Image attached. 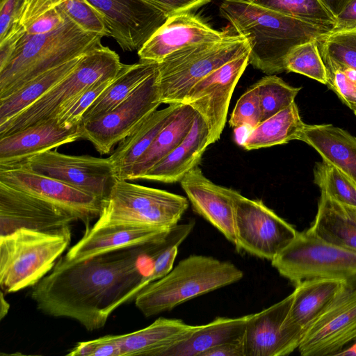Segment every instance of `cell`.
<instances>
[{
	"label": "cell",
	"mask_w": 356,
	"mask_h": 356,
	"mask_svg": "<svg viewBox=\"0 0 356 356\" xmlns=\"http://www.w3.org/2000/svg\"><path fill=\"white\" fill-rule=\"evenodd\" d=\"M191 234L177 224L162 238L78 261L61 257L52 270L32 286L31 298L42 314L73 319L88 331L102 328L110 315L152 283L156 257Z\"/></svg>",
	"instance_id": "cell-1"
},
{
	"label": "cell",
	"mask_w": 356,
	"mask_h": 356,
	"mask_svg": "<svg viewBox=\"0 0 356 356\" xmlns=\"http://www.w3.org/2000/svg\"><path fill=\"white\" fill-rule=\"evenodd\" d=\"M222 17L236 35L248 40L249 64L267 75L285 71V58L295 46L332 31L255 4L250 0H224Z\"/></svg>",
	"instance_id": "cell-2"
},
{
	"label": "cell",
	"mask_w": 356,
	"mask_h": 356,
	"mask_svg": "<svg viewBox=\"0 0 356 356\" xmlns=\"http://www.w3.org/2000/svg\"><path fill=\"white\" fill-rule=\"evenodd\" d=\"M102 38L84 30L70 17L53 31L24 35L0 70V99L40 74L96 48L102 44Z\"/></svg>",
	"instance_id": "cell-3"
},
{
	"label": "cell",
	"mask_w": 356,
	"mask_h": 356,
	"mask_svg": "<svg viewBox=\"0 0 356 356\" xmlns=\"http://www.w3.org/2000/svg\"><path fill=\"white\" fill-rule=\"evenodd\" d=\"M243 277V272L230 261L191 255L145 287L135 298V305L148 318L235 283Z\"/></svg>",
	"instance_id": "cell-4"
},
{
	"label": "cell",
	"mask_w": 356,
	"mask_h": 356,
	"mask_svg": "<svg viewBox=\"0 0 356 356\" xmlns=\"http://www.w3.org/2000/svg\"><path fill=\"white\" fill-rule=\"evenodd\" d=\"M70 225L50 231L19 229L0 236V286L5 294L32 287L48 275L70 244Z\"/></svg>",
	"instance_id": "cell-5"
},
{
	"label": "cell",
	"mask_w": 356,
	"mask_h": 356,
	"mask_svg": "<svg viewBox=\"0 0 356 356\" xmlns=\"http://www.w3.org/2000/svg\"><path fill=\"white\" fill-rule=\"evenodd\" d=\"M250 50L245 37L227 34L223 39L190 45L158 63L162 104H183L191 88L226 63Z\"/></svg>",
	"instance_id": "cell-6"
},
{
	"label": "cell",
	"mask_w": 356,
	"mask_h": 356,
	"mask_svg": "<svg viewBox=\"0 0 356 356\" xmlns=\"http://www.w3.org/2000/svg\"><path fill=\"white\" fill-rule=\"evenodd\" d=\"M188 207L182 195L116 179L94 224H133L169 229Z\"/></svg>",
	"instance_id": "cell-7"
},
{
	"label": "cell",
	"mask_w": 356,
	"mask_h": 356,
	"mask_svg": "<svg viewBox=\"0 0 356 356\" xmlns=\"http://www.w3.org/2000/svg\"><path fill=\"white\" fill-rule=\"evenodd\" d=\"M123 63L109 47L99 45L83 56L76 67L23 111L0 125V137L56 119L84 89L104 77H115Z\"/></svg>",
	"instance_id": "cell-8"
},
{
	"label": "cell",
	"mask_w": 356,
	"mask_h": 356,
	"mask_svg": "<svg viewBox=\"0 0 356 356\" xmlns=\"http://www.w3.org/2000/svg\"><path fill=\"white\" fill-rule=\"evenodd\" d=\"M280 275L294 286L315 279L344 280L356 288V252L299 232L272 261Z\"/></svg>",
	"instance_id": "cell-9"
},
{
	"label": "cell",
	"mask_w": 356,
	"mask_h": 356,
	"mask_svg": "<svg viewBox=\"0 0 356 356\" xmlns=\"http://www.w3.org/2000/svg\"><path fill=\"white\" fill-rule=\"evenodd\" d=\"M234 210L238 246L255 257L270 261L296 238L295 227L266 207L227 188Z\"/></svg>",
	"instance_id": "cell-10"
},
{
	"label": "cell",
	"mask_w": 356,
	"mask_h": 356,
	"mask_svg": "<svg viewBox=\"0 0 356 356\" xmlns=\"http://www.w3.org/2000/svg\"><path fill=\"white\" fill-rule=\"evenodd\" d=\"M161 104L157 70L115 108L81 123V139L89 140L101 154H109Z\"/></svg>",
	"instance_id": "cell-11"
},
{
	"label": "cell",
	"mask_w": 356,
	"mask_h": 356,
	"mask_svg": "<svg viewBox=\"0 0 356 356\" xmlns=\"http://www.w3.org/2000/svg\"><path fill=\"white\" fill-rule=\"evenodd\" d=\"M0 182L40 198L75 220L89 222L101 213L103 201L58 179L31 170L22 164L0 165Z\"/></svg>",
	"instance_id": "cell-12"
},
{
	"label": "cell",
	"mask_w": 356,
	"mask_h": 356,
	"mask_svg": "<svg viewBox=\"0 0 356 356\" xmlns=\"http://www.w3.org/2000/svg\"><path fill=\"white\" fill-rule=\"evenodd\" d=\"M19 164L72 185L102 201L117 179L108 157L68 155L51 149L32 156Z\"/></svg>",
	"instance_id": "cell-13"
},
{
	"label": "cell",
	"mask_w": 356,
	"mask_h": 356,
	"mask_svg": "<svg viewBox=\"0 0 356 356\" xmlns=\"http://www.w3.org/2000/svg\"><path fill=\"white\" fill-rule=\"evenodd\" d=\"M104 18L120 47L139 50L169 16L146 0H86Z\"/></svg>",
	"instance_id": "cell-14"
},
{
	"label": "cell",
	"mask_w": 356,
	"mask_h": 356,
	"mask_svg": "<svg viewBox=\"0 0 356 356\" xmlns=\"http://www.w3.org/2000/svg\"><path fill=\"white\" fill-rule=\"evenodd\" d=\"M249 54L250 51L213 71L197 83L185 98L184 103L191 106L207 124L210 144L220 138L234 90L249 64Z\"/></svg>",
	"instance_id": "cell-15"
},
{
	"label": "cell",
	"mask_w": 356,
	"mask_h": 356,
	"mask_svg": "<svg viewBox=\"0 0 356 356\" xmlns=\"http://www.w3.org/2000/svg\"><path fill=\"white\" fill-rule=\"evenodd\" d=\"M356 339V288L343 293L304 332L302 356L335 355Z\"/></svg>",
	"instance_id": "cell-16"
},
{
	"label": "cell",
	"mask_w": 356,
	"mask_h": 356,
	"mask_svg": "<svg viewBox=\"0 0 356 356\" xmlns=\"http://www.w3.org/2000/svg\"><path fill=\"white\" fill-rule=\"evenodd\" d=\"M74 221L56 206L0 182V236L19 229L50 231Z\"/></svg>",
	"instance_id": "cell-17"
},
{
	"label": "cell",
	"mask_w": 356,
	"mask_h": 356,
	"mask_svg": "<svg viewBox=\"0 0 356 356\" xmlns=\"http://www.w3.org/2000/svg\"><path fill=\"white\" fill-rule=\"evenodd\" d=\"M293 299L292 292L269 307L250 314L242 339L243 356H283L298 349L300 341L282 328Z\"/></svg>",
	"instance_id": "cell-18"
},
{
	"label": "cell",
	"mask_w": 356,
	"mask_h": 356,
	"mask_svg": "<svg viewBox=\"0 0 356 356\" xmlns=\"http://www.w3.org/2000/svg\"><path fill=\"white\" fill-rule=\"evenodd\" d=\"M229 33L217 31L190 12L170 16L138 51L141 61L159 63L184 47L223 39Z\"/></svg>",
	"instance_id": "cell-19"
},
{
	"label": "cell",
	"mask_w": 356,
	"mask_h": 356,
	"mask_svg": "<svg viewBox=\"0 0 356 356\" xmlns=\"http://www.w3.org/2000/svg\"><path fill=\"white\" fill-rule=\"evenodd\" d=\"M170 229L133 224L93 225L86 227L83 237L61 258L70 263L83 261L159 240Z\"/></svg>",
	"instance_id": "cell-20"
},
{
	"label": "cell",
	"mask_w": 356,
	"mask_h": 356,
	"mask_svg": "<svg viewBox=\"0 0 356 356\" xmlns=\"http://www.w3.org/2000/svg\"><path fill=\"white\" fill-rule=\"evenodd\" d=\"M81 139V123L61 125L46 120L0 137V165L21 163L32 156Z\"/></svg>",
	"instance_id": "cell-21"
},
{
	"label": "cell",
	"mask_w": 356,
	"mask_h": 356,
	"mask_svg": "<svg viewBox=\"0 0 356 356\" xmlns=\"http://www.w3.org/2000/svg\"><path fill=\"white\" fill-rule=\"evenodd\" d=\"M179 182L193 209L236 249L234 205L227 188L212 182L198 165L186 173Z\"/></svg>",
	"instance_id": "cell-22"
},
{
	"label": "cell",
	"mask_w": 356,
	"mask_h": 356,
	"mask_svg": "<svg viewBox=\"0 0 356 356\" xmlns=\"http://www.w3.org/2000/svg\"><path fill=\"white\" fill-rule=\"evenodd\" d=\"M355 287L344 280L315 279L295 286L283 330L301 341L304 332L343 293Z\"/></svg>",
	"instance_id": "cell-23"
},
{
	"label": "cell",
	"mask_w": 356,
	"mask_h": 356,
	"mask_svg": "<svg viewBox=\"0 0 356 356\" xmlns=\"http://www.w3.org/2000/svg\"><path fill=\"white\" fill-rule=\"evenodd\" d=\"M210 145L209 131L204 120L197 113L193 126L185 138L167 156L147 171L141 179L175 183L198 165Z\"/></svg>",
	"instance_id": "cell-24"
},
{
	"label": "cell",
	"mask_w": 356,
	"mask_h": 356,
	"mask_svg": "<svg viewBox=\"0 0 356 356\" xmlns=\"http://www.w3.org/2000/svg\"><path fill=\"white\" fill-rule=\"evenodd\" d=\"M196 327L180 319L159 318L143 329L114 336L120 356H161L168 348L191 334Z\"/></svg>",
	"instance_id": "cell-25"
},
{
	"label": "cell",
	"mask_w": 356,
	"mask_h": 356,
	"mask_svg": "<svg viewBox=\"0 0 356 356\" xmlns=\"http://www.w3.org/2000/svg\"><path fill=\"white\" fill-rule=\"evenodd\" d=\"M323 161L334 165L356 185V136L331 124H306L299 138Z\"/></svg>",
	"instance_id": "cell-26"
},
{
	"label": "cell",
	"mask_w": 356,
	"mask_h": 356,
	"mask_svg": "<svg viewBox=\"0 0 356 356\" xmlns=\"http://www.w3.org/2000/svg\"><path fill=\"white\" fill-rule=\"evenodd\" d=\"M179 104L156 109L129 136L122 140L108 156L117 179L127 180L137 161L146 152L161 130L171 120Z\"/></svg>",
	"instance_id": "cell-27"
},
{
	"label": "cell",
	"mask_w": 356,
	"mask_h": 356,
	"mask_svg": "<svg viewBox=\"0 0 356 356\" xmlns=\"http://www.w3.org/2000/svg\"><path fill=\"white\" fill-rule=\"evenodd\" d=\"M307 231L323 241L356 252V207L321 193L316 214Z\"/></svg>",
	"instance_id": "cell-28"
},
{
	"label": "cell",
	"mask_w": 356,
	"mask_h": 356,
	"mask_svg": "<svg viewBox=\"0 0 356 356\" xmlns=\"http://www.w3.org/2000/svg\"><path fill=\"white\" fill-rule=\"evenodd\" d=\"M250 316L217 317L207 324L197 325L191 334L168 348L161 356H200L215 346L242 341Z\"/></svg>",
	"instance_id": "cell-29"
},
{
	"label": "cell",
	"mask_w": 356,
	"mask_h": 356,
	"mask_svg": "<svg viewBox=\"0 0 356 356\" xmlns=\"http://www.w3.org/2000/svg\"><path fill=\"white\" fill-rule=\"evenodd\" d=\"M196 114V111L189 104H180L171 120L134 165L127 180L141 179L147 171L173 150L189 133Z\"/></svg>",
	"instance_id": "cell-30"
},
{
	"label": "cell",
	"mask_w": 356,
	"mask_h": 356,
	"mask_svg": "<svg viewBox=\"0 0 356 356\" xmlns=\"http://www.w3.org/2000/svg\"><path fill=\"white\" fill-rule=\"evenodd\" d=\"M305 124L293 102L251 129L241 146L246 150H252L299 140Z\"/></svg>",
	"instance_id": "cell-31"
},
{
	"label": "cell",
	"mask_w": 356,
	"mask_h": 356,
	"mask_svg": "<svg viewBox=\"0 0 356 356\" xmlns=\"http://www.w3.org/2000/svg\"><path fill=\"white\" fill-rule=\"evenodd\" d=\"M158 70V63L141 61L123 64L111 84L84 113L81 122L95 119L124 101L145 79Z\"/></svg>",
	"instance_id": "cell-32"
},
{
	"label": "cell",
	"mask_w": 356,
	"mask_h": 356,
	"mask_svg": "<svg viewBox=\"0 0 356 356\" xmlns=\"http://www.w3.org/2000/svg\"><path fill=\"white\" fill-rule=\"evenodd\" d=\"M83 56L40 74L28 81L14 93L1 99L0 125L30 106L70 74L76 67Z\"/></svg>",
	"instance_id": "cell-33"
},
{
	"label": "cell",
	"mask_w": 356,
	"mask_h": 356,
	"mask_svg": "<svg viewBox=\"0 0 356 356\" xmlns=\"http://www.w3.org/2000/svg\"><path fill=\"white\" fill-rule=\"evenodd\" d=\"M284 15L332 30L336 17L320 0H250Z\"/></svg>",
	"instance_id": "cell-34"
},
{
	"label": "cell",
	"mask_w": 356,
	"mask_h": 356,
	"mask_svg": "<svg viewBox=\"0 0 356 356\" xmlns=\"http://www.w3.org/2000/svg\"><path fill=\"white\" fill-rule=\"evenodd\" d=\"M261 105V122L295 102L301 87H294L275 75H266L255 83Z\"/></svg>",
	"instance_id": "cell-35"
},
{
	"label": "cell",
	"mask_w": 356,
	"mask_h": 356,
	"mask_svg": "<svg viewBox=\"0 0 356 356\" xmlns=\"http://www.w3.org/2000/svg\"><path fill=\"white\" fill-rule=\"evenodd\" d=\"M314 182L323 193L341 203L356 207V185L340 170L322 161L314 168Z\"/></svg>",
	"instance_id": "cell-36"
},
{
	"label": "cell",
	"mask_w": 356,
	"mask_h": 356,
	"mask_svg": "<svg viewBox=\"0 0 356 356\" xmlns=\"http://www.w3.org/2000/svg\"><path fill=\"white\" fill-rule=\"evenodd\" d=\"M316 40H311L293 47L285 58V71L300 74L326 85L327 70Z\"/></svg>",
	"instance_id": "cell-37"
},
{
	"label": "cell",
	"mask_w": 356,
	"mask_h": 356,
	"mask_svg": "<svg viewBox=\"0 0 356 356\" xmlns=\"http://www.w3.org/2000/svg\"><path fill=\"white\" fill-rule=\"evenodd\" d=\"M316 41L322 57L356 70V29L332 30Z\"/></svg>",
	"instance_id": "cell-38"
},
{
	"label": "cell",
	"mask_w": 356,
	"mask_h": 356,
	"mask_svg": "<svg viewBox=\"0 0 356 356\" xmlns=\"http://www.w3.org/2000/svg\"><path fill=\"white\" fill-rule=\"evenodd\" d=\"M322 59L327 70L326 85L349 108L356 111V70L327 58Z\"/></svg>",
	"instance_id": "cell-39"
},
{
	"label": "cell",
	"mask_w": 356,
	"mask_h": 356,
	"mask_svg": "<svg viewBox=\"0 0 356 356\" xmlns=\"http://www.w3.org/2000/svg\"><path fill=\"white\" fill-rule=\"evenodd\" d=\"M115 77L102 78L84 89L58 115L56 118L58 122L67 127L81 123L84 113L111 84Z\"/></svg>",
	"instance_id": "cell-40"
},
{
	"label": "cell",
	"mask_w": 356,
	"mask_h": 356,
	"mask_svg": "<svg viewBox=\"0 0 356 356\" xmlns=\"http://www.w3.org/2000/svg\"><path fill=\"white\" fill-rule=\"evenodd\" d=\"M261 115L258 88L254 83L238 99L229 124L234 129L244 127L252 129L260 124Z\"/></svg>",
	"instance_id": "cell-41"
},
{
	"label": "cell",
	"mask_w": 356,
	"mask_h": 356,
	"mask_svg": "<svg viewBox=\"0 0 356 356\" xmlns=\"http://www.w3.org/2000/svg\"><path fill=\"white\" fill-rule=\"evenodd\" d=\"M68 356H120L114 335H106L95 339L79 342Z\"/></svg>",
	"instance_id": "cell-42"
},
{
	"label": "cell",
	"mask_w": 356,
	"mask_h": 356,
	"mask_svg": "<svg viewBox=\"0 0 356 356\" xmlns=\"http://www.w3.org/2000/svg\"><path fill=\"white\" fill-rule=\"evenodd\" d=\"M24 0H0V41L16 26L20 19Z\"/></svg>",
	"instance_id": "cell-43"
},
{
	"label": "cell",
	"mask_w": 356,
	"mask_h": 356,
	"mask_svg": "<svg viewBox=\"0 0 356 356\" xmlns=\"http://www.w3.org/2000/svg\"><path fill=\"white\" fill-rule=\"evenodd\" d=\"M162 10L169 17L184 12H190L203 6L212 0H146Z\"/></svg>",
	"instance_id": "cell-44"
},
{
	"label": "cell",
	"mask_w": 356,
	"mask_h": 356,
	"mask_svg": "<svg viewBox=\"0 0 356 356\" xmlns=\"http://www.w3.org/2000/svg\"><path fill=\"white\" fill-rule=\"evenodd\" d=\"M177 250V246L170 248L156 257L150 276L152 282L165 275L173 268Z\"/></svg>",
	"instance_id": "cell-45"
},
{
	"label": "cell",
	"mask_w": 356,
	"mask_h": 356,
	"mask_svg": "<svg viewBox=\"0 0 356 356\" xmlns=\"http://www.w3.org/2000/svg\"><path fill=\"white\" fill-rule=\"evenodd\" d=\"M356 29V0H350L336 16L332 31Z\"/></svg>",
	"instance_id": "cell-46"
},
{
	"label": "cell",
	"mask_w": 356,
	"mask_h": 356,
	"mask_svg": "<svg viewBox=\"0 0 356 356\" xmlns=\"http://www.w3.org/2000/svg\"><path fill=\"white\" fill-rule=\"evenodd\" d=\"M200 356H243L242 341L215 346L205 351Z\"/></svg>",
	"instance_id": "cell-47"
},
{
	"label": "cell",
	"mask_w": 356,
	"mask_h": 356,
	"mask_svg": "<svg viewBox=\"0 0 356 356\" xmlns=\"http://www.w3.org/2000/svg\"><path fill=\"white\" fill-rule=\"evenodd\" d=\"M336 17L350 0H320Z\"/></svg>",
	"instance_id": "cell-48"
},
{
	"label": "cell",
	"mask_w": 356,
	"mask_h": 356,
	"mask_svg": "<svg viewBox=\"0 0 356 356\" xmlns=\"http://www.w3.org/2000/svg\"><path fill=\"white\" fill-rule=\"evenodd\" d=\"M0 302H1V307H0V318L1 320L3 319L5 316L8 314L10 305L6 301L5 298V293L1 291V298H0Z\"/></svg>",
	"instance_id": "cell-49"
},
{
	"label": "cell",
	"mask_w": 356,
	"mask_h": 356,
	"mask_svg": "<svg viewBox=\"0 0 356 356\" xmlns=\"http://www.w3.org/2000/svg\"><path fill=\"white\" fill-rule=\"evenodd\" d=\"M335 355L356 356V339L353 341L351 346L344 348Z\"/></svg>",
	"instance_id": "cell-50"
},
{
	"label": "cell",
	"mask_w": 356,
	"mask_h": 356,
	"mask_svg": "<svg viewBox=\"0 0 356 356\" xmlns=\"http://www.w3.org/2000/svg\"><path fill=\"white\" fill-rule=\"evenodd\" d=\"M354 114L356 116V111H353Z\"/></svg>",
	"instance_id": "cell-51"
}]
</instances>
